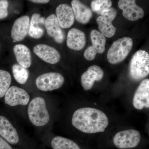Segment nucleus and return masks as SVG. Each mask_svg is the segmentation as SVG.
Segmentation results:
<instances>
[{
	"mask_svg": "<svg viewBox=\"0 0 149 149\" xmlns=\"http://www.w3.org/2000/svg\"><path fill=\"white\" fill-rule=\"evenodd\" d=\"M45 19L41 16L40 14L32 15L30 21L28 35L29 37L35 39H40L44 34V29L41 25L45 24Z\"/></svg>",
	"mask_w": 149,
	"mask_h": 149,
	"instance_id": "aec40b11",
	"label": "nucleus"
},
{
	"mask_svg": "<svg viewBox=\"0 0 149 149\" xmlns=\"http://www.w3.org/2000/svg\"><path fill=\"white\" fill-rule=\"evenodd\" d=\"M104 76L103 70L100 66L93 65L89 67L81 77V85L86 91L93 88L95 81H100Z\"/></svg>",
	"mask_w": 149,
	"mask_h": 149,
	"instance_id": "f8f14e48",
	"label": "nucleus"
},
{
	"mask_svg": "<svg viewBox=\"0 0 149 149\" xmlns=\"http://www.w3.org/2000/svg\"><path fill=\"white\" fill-rule=\"evenodd\" d=\"M8 2L7 0H0V19L8 16Z\"/></svg>",
	"mask_w": 149,
	"mask_h": 149,
	"instance_id": "a878e982",
	"label": "nucleus"
},
{
	"mask_svg": "<svg viewBox=\"0 0 149 149\" xmlns=\"http://www.w3.org/2000/svg\"><path fill=\"white\" fill-rule=\"evenodd\" d=\"M71 4L74 18L77 21L83 24L89 22L93 17L91 9L79 0H72Z\"/></svg>",
	"mask_w": 149,
	"mask_h": 149,
	"instance_id": "a211bd4d",
	"label": "nucleus"
},
{
	"mask_svg": "<svg viewBox=\"0 0 149 149\" xmlns=\"http://www.w3.org/2000/svg\"><path fill=\"white\" fill-rule=\"evenodd\" d=\"M51 144L53 149H80L74 141L61 136L54 137Z\"/></svg>",
	"mask_w": 149,
	"mask_h": 149,
	"instance_id": "4be33fe9",
	"label": "nucleus"
},
{
	"mask_svg": "<svg viewBox=\"0 0 149 149\" xmlns=\"http://www.w3.org/2000/svg\"><path fill=\"white\" fill-rule=\"evenodd\" d=\"M56 17L63 29L70 28L73 25L74 17L72 7L67 4H61L56 8Z\"/></svg>",
	"mask_w": 149,
	"mask_h": 149,
	"instance_id": "dca6fc26",
	"label": "nucleus"
},
{
	"mask_svg": "<svg viewBox=\"0 0 149 149\" xmlns=\"http://www.w3.org/2000/svg\"><path fill=\"white\" fill-rule=\"evenodd\" d=\"M0 149H13L10 146L0 137Z\"/></svg>",
	"mask_w": 149,
	"mask_h": 149,
	"instance_id": "bb28decb",
	"label": "nucleus"
},
{
	"mask_svg": "<svg viewBox=\"0 0 149 149\" xmlns=\"http://www.w3.org/2000/svg\"><path fill=\"white\" fill-rule=\"evenodd\" d=\"M45 27L48 35L52 37L56 42L61 44L65 39V34L59 24L56 15H51L46 19Z\"/></svg>",
	"mask_w": 149,
	"mask_h": 149,
	"instance_id": "2eb2a0df",
	"label": "nucleus"
},
{
	"mask_svg": "<svg viewBox=\"0 0 149 149\" xmlns=\"http://www.w3.org/2000/svg\"><path fill=\"white\" fill-rule=\"evenodd\" d=\"M133 106L136 109L142 110L149 107V80L142 81L136 90L133 99Z\"/></svg>",
	"mask_w": 149,
	"mask_h": 149,
	"instance_id": "ddd939ff",
	"label": "nucleus"
},
{
	"mask_svg": "<svg viewBox=\"0 0 149 149\" xmlns=\"http://www.w3.org/2000/svg\"><path fill=\"white\" fill-rule=\"evenodd\" d=\"M111 6V0H93L91 3L92 10L99 14L103 11L110 8Z\"/></svg>",
	"mask_w": 149,
	"mask_h": 149,
	"instance_id": "393cba45",
	"label": "nucleus"
},
{
	"mask_svg": "<svg viewBox=\"0 0 149 149\" xmlns=\"http://www.w3.org/2000/svg\"><path fill=\"white\" fill-rule=\"evenodd\" d=\"M30 1L37 3H47L50 0H29Z\"/></svg>",
	"mask_w": 149,
	"mask_h": 149,
	"instance_id": "cd10ccee",
	"label": "nucleus"
},
{
	"mask_svg": "<svg viewBox=\"0 0 149 149\" xmlns=\"http://www.w3.org/2000/svg\"><path fill=\"white\" fill-rule=\"evenodd\" d=\"M101 15L97 19L99 32L108 38L114 36L116 29L113 25L112 21L117 15V11L113 8L103 11Z\"/></svg>",
	"mask_w": 149,
	"mask_h": 149,
	"instance_id": "0eeeda50",
	"label": "nucleus"
},
{
	"mask_svg": "<svg viewBox=\"0 0 149 149\" xmlns=\"http://www.w3.org/2000/svg\"><path fill=\"white\" fill-rule=\"evenodd\" d=\"M30 25L29 16L24 15L15 21L11 32V36L14 42H20L28 34Z\"/></svg>",
	"mask_w": 149,
	"mask_h": 149,
	"instance_id": "4468645a",
	"label": "nucleus"
},
{
	"mask_svg": "<svg viewBox=\"0 0 149 149\" xmlns=\"http://www.w3.org/2000/svg\"><path fill=\"white\" fill-rule=\"evenodd\" d=\"M141 136L138 130L129 129L118 132L113 139L115 146L119 149L130 148L138 146Z\"/></svg>",
	"mask_w": 149,
	"mask_h": 149,
	"instance_id": "423d86ee",
	"label": "nucleus"
},
{
	"mask_svg": "<svg viewBox=\"0 0 149 149\" xmlns=\"http://www.w3.org/2000/svg\"><path fill=\"white\" fill-rule=\"evenodd\" d=\"M0 135L12 144L18 143V133L12 124L6 117L0 116Z\"/></svg>",
	"mask_w": 149,
	"mask_h": 149,
	"instance_id": "6ab92c4d",
	"label": "nucleus"
},
{
	"mask_svg": "<svg viewBox=\"0 0 149 149\" xmlns=\"http://www.w3.org/2000/svg\"><path fill=\"white\" fill-rule=\"evenodd\" d=\"M33 51L41 59L50 64H56L61 59V55L58 51L55 48L48 45H37L34 47Z\"/></svg>",
	"mask_w": 149,
	"mask_h": 149,
	"instance_id": "9b49d317",
	"label": "nucleus"
},
{
	"mask_svg": "<svg viewBox=\"0 0 149 149\" xmlns=\"http://www.w3.org/2000/svg\"><path fill=\"white\" fill-rule=\"evenodd\" d=\"M12 71L13 77L17 83L24 84L27 82L29 75V71L27 68L16 63L12 67Z\"/></svg>",
	"mask_w": 149,
	"mask_h": 149,
	"instance_id": "5701e85b",
	"label": "nucleus"
},
{
	"mask_svg": "<svg viewBox=\"0 0 149 149\" xmlns=\"http://www.w3.org/2000/svg\"><path fill=\"white\" fill-rule=\"evenodd\" d=\"M4 96L5 103L12 107L26 105L30 99L27 91L15 86L10 87Z\"/></svg>",
	"mask_w": 149,
	"mask_h": 149,
	"instance_id": "1a4fd4ad",
	"label": "nucleus"
},
{
	"mask_svg": "<svg viewBox=\"0 0 149 149\" xmlns=\"http://www.w3.org/2000/svg\"><path fill=\"white\" fill-rule=\"evenodd\" d=\"M64 82V77L60 73L50 72L40 75L36 79V84L40 91L47 92L61 88Z\"/></svg>",
	"mask_w": 149,
	"mask_h": 149,
	"instance_id": "39448f33",
	"label": "nucleus"
},
{
	"mask_svg": "<svg viewBox=\"0 0 149 149\" xmlns=\"http://www.w3.org/2000/svg\"><path fill=\"white\" fill-rule=\"evenodd\" d=\"M11 81L12 77L9 72L0 69V98L5 96L10 87Z\"/></svg>",
	"mask_w": 149,
	"mask_h": 149,
	"instance_id": "b1692460",
	"label": "nucleus"
},
{
	"mask_svg": "<svg viewBox=\"0 0 149 149\" xmlns=\"http://www.w3.org/2000/svg\"><path fill=\"white\" fill-rule=\"evenodd\" d=\"M72 123L81 132L91 134L104 132L109 125V119L104 113L100 110L85 107L74 111Z\"/></svg>",
	"mask_w": 149,
	"mask_h": 149,
	"instance_id": "f257e3e1",
	"label": "nucleus"
},
{
	"mask_svg": "<svg viewBox=\"0 0 149 149\" xmlns=\"http://www.w3.org/2000/svg\"><path fill=\"white\" fill-rule=\"evenodd\" d=\"M91 37L92 46L88 47L84 53L85 58L88 61H93L97 54L103 53L105 50L106 39L98 30L93 29L91 32Z\"/></svg>",
	"mask_w": 149,
	"mask_h": 149,
	"instance_id": "6e6552de",
	"label": "nucleus"
},
{
	"mask_svg": "<svg viewBox=\"0 0 149 149\" xmlns=\"http://www.w3.org/2000/svg\"><path fill=\"white\" fill-rule=\"evenodd\" d=\"M0 47H1V45H0Z\"/></svg>",
	"mask_w": 149,
	"mask_h": 149,
	"instance_id": "c85d7f7f",
	"label": "nucleus"
},
{
	"mask_svg": "<svg viewBox=\"0 0 149 149\" xmlns=\"http://www.w3.org/2000/svg\"><path fill=\"white\" fill-rule=\"evenodd\" d=\"M13 52L18 64L26 68L31 66V52L27 47L23 45H17L14 47Z\"/></svg>",
	"mask_w": 149,
	"mask_h": 149,
	"instance_id": "412c9836",
	"label": "nucleus"
},
{
	"mask_svg": "<svg viewBox=\"0 0 149 149\" xmlns=\"http://www.w3.org/2000/svg\"><path fill=\"white\" fill-rule=\"evenodd\" d=\"M118 6L123 15L130 21H136L144 15L143 10L136 4V0H119Z\"/></svg>",
	"mask_w": 149,
	"mask_h": 149,
	"instance_id": "9d476101",
	"label": "nucleus"
},
{
	"mask_svg": "<svg viewBox=\"0 0 149 149\" xmlns=\"http://www.w3.org/2000/svg\"><path fill=\"white\" fill-rule=\"evenodd\" d=\"M129 73L133 80H139L147 77L149 73V55L141 50L134 54L130 61Z\"/></svg>",
	"mask_w": 149,
	"mask_h": 149,
	"instance_id": "20e7f679",
	"label": "nucleus"
},
{
	"mask_svg": "<svg viewBox=\"0 0 149 149\" xmlns=\"http://www.w3.org/2000/svg\"><path fill=\"white\" fill-rule=\"evenodd\" d=\"M27 113L29 120L35 126H44L49 120L45 101L41 97H37L31 101L28 106Z\"/></svg>",
	"mask_w": 149,
	"mask_h": 149,
	"instance_id": "f03ea898",
	"label": "nucleus"
},
{
	"mask_svg": "<svg viewBox=\"0 0 149 149\" xmlns=\"http://www.w3.org/2000/svg\"><path fill=\"white\" fill-rule=\"evenodd\" d=\"M86 44V37L83 31L76 28H72L68 32L67 37V47L74 50L83 49Z\"/></svg>",
	"mask_w": 149,
	"mask_h": 149,
	"instance_id": "f3484780",
	"label": "nucleus"
},
{
	"mask_svg": "<svg viewBox=\"0 0 149 149\" xmlns=\"http://www.w3.org/2000/svg\"><path fill=\"white\" fill-rule=\"evenodd\" d=\"M133 46V41L130 37H124L115 41L108 52V61L112 64L121 62L130 53Z\"/></svg>",
	"mask_w": 149,
	"mask_h": 149,
	"instance_id": "7ed1b4c3",
	"label": "nucleus"
}]
</instances>
